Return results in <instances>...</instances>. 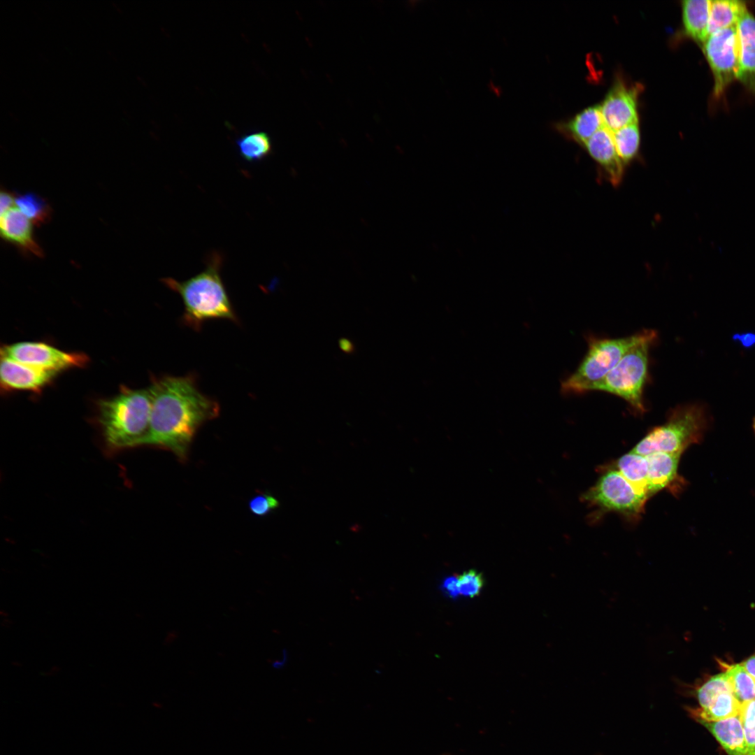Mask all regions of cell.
I'll return each instance as SVG.
<instances>
[{
  "instance_id": "cell-1",
  "label": "cell",
  "mask_w": 755,
  "mask_h": 755,
  "mask_svg": "<svg viewBox=\"0 0 755 755\" xmlns=\"http://www.w3.org/2000/svg\"><path fill=\"white\" fill-rule=\"evenodd\" d=\"M152 404L143 445L166 448L185 461L198 429L220 413L217 401L203 394L194 375H165L150 386Z\"/></svg>"
},
{
  "instance_id": "cell-2",
  "label": "cell",
  "mask_w": 755,
  "mask_h": 755,
  "mask_svg": "<svg viewBox=\"0 0 755 755\" xmlns=\"http://www.w3.org/2000/svg\"><path fill=\"white\" fill-rule=\"evenodd\" d=\"M222 263V256L215 252L206 268L189 279H162L166 286L180 296L184 304L182 321L193 330L199 331L205 322L211 319L238 322L220 275Z\"/></svg>"
},
{
  "instance_id": "cell-3",
  "label": "cell",
  "mask_w": 755,
  "mask_h": 755,
  "mask_svg": "<svg viewBox=\"0 0 755 755\" xmlns=\"http://www.w3.org/2000/svg\"><path fill=\"white\" fill-rule=\"evenodd\" d=\"M152 396L150 387L122 388L98 405V421L107 447L113 450L142 445L148 434Z\"/></svg>"
},
{
  "instance_id": "cell-4",
  "label": "cell",
  "mask_w": 755,
  "mask_h": 755,
  "mask_svg": "<svg viewBox=\"0 0 755 755\" xmlns=\"http://www.w3.org/2000/svg\"><path fill=\"white\" fill-rule=\"evenodd\" d=\"M712 422L705 403L679 405L670 410L664 424L650 430L631 452L644 456L658 452L682 454L691 445L703 441Z\"/></svg>"
},
{
  "instance_id": "cell-5",
  "label": "cell",
  "mask_w": 755,
  "mask_h": 755,
  "mask_svg": "<svg viewBox=\"0 0 755 755\" xmlns=\"http://www.w3.org/2000/svg\"><path fill=\"white\" fill-rule=\"evenodd\" d=\"M653 329H644L619 338L589 336L588 350L575 371L564 379L561 391L564 394H582L604 378L631 348L647 338Z\"/></svg>"
},
{
  "instance_id": "cell-6",
  "label": "cell",
  "mask_w": 755,
  "mask_h": 755,
  "mask_svg": "<svg viewBox=\"0 0 755 755\" xmlns=\"http://www.w3.org/2000/svg\"><path fill=\"white\" fill-rule=\"evenodd\" d=\"M657 332H653L631 348L619 363L601 380L589 389L603 391L624 400L632 410L642 415L646 411L645 387L649 380V351L656 342Z\"/></svg>"
},
{
  "instance_id": "cell-7",
  "label": "cell",
  "mask_w": 755,
  "mask_h": 755,
  "mask_svg": "<svg viewBox=\"0 0 755 755\" xmlns=\"http://www.w3.org/2000/svg\"><path fill=\"white\" fill-rule=\"evenodd\" d=\"M582 499L603 512H614L632 519L642 514L647 501L617 469L605 471Z\"/></svg>"
},
{
  "instance_id": "cell-8",
  "label": "cell",
  "mask_w": 755,
  "mask_h": 755,
  "mask_svg": "<svg viewBox=\"0 0 755 755\" xmlns=\"http://www.w3.org/2000/svg\"><path fill=\"white\" fill-rule=\"evenodd\" d=\"M702 46L714 78V95L719 97L737 79L739 68L737 25L712 34Z\"/></svg>"
},
{
  "instance_id": "cell-9",
  "label": "cell",
  "mask_w": 755,
  "mask_h": 755,
  "mask_svg": "<svg viewBox=\"0 0 755 755\" xmlns=\"http://www.w3.org/2000/svg\"><path fill=\"white\" fill-rule=\"evenodd\" d=\"M1 356L17 361L58 373L72 368H81L89 362L82 352H67L41 342H20L5 345Z\"/></svg>"
},
{
  "instance_id": "cell-10",
  "label": "cell",
  "mask_w": 755,
  "mask_h": 755,
  "mask_svg": "<svg viewBox=\"0 0 755 755\" xmlns=\"http://www.w3.org/2000/svg\"><path fill=\"white\" fill-rule=\"evenodd\" d=\"M638 88L619 81L615 83L600 105L604 125L614 131L638 122Z\"/></svg>"
},
{
  "instance_id": "cell-11",
  "label": "cell",
  "mask_w": 755,
  "mask_h": 755,
  "mask_svg": "<svg viewBox=\"0 0 755 755\" xmlns=\"http://www.w3.org/2000/svg\"><path fill=\"white\" fill-rule=\"evenodd\" d=\"M56 374L55 372L1 356V388L5 391L17 390L39 392L51 382Z\"/></svg>"
},
{
  "instance_id": "cell-12",
  "label": "cell",
  "mask_w": 755,
  "mask_h": 755,
  "mask_svg": "<svg viewBox=\"0 0 755 755\" xmlns=\"http://www.w3.org/2000/svg\"><path fill=\"white\" fill-rule=\"evenodd\" d=\"M682 454L654 452L646 456L648 464V496L670 489L678 494L686 485V481L679 475L678 466Z\"/></svg>"
},
{
  "instance_id": "cell-13",
  "label": "cell",
  "mask_w": 755,
  "mask_h": 755,
  "mask_svg": "<svg viewBox=\"0 0 755 755\" xmlns=\"http://www.w3.org/2000/svg\"><path fill=\"white\" fill-rule=\"evenodd\" d=\"M584 145L603 169L611 184L619 185L624 175V164L617 153L612 131L603 126Z\"/></svg>"
},
{
  "instance_id": "cell-14",
  "label": "cell",
  "mask_w": 755,
  "mask_h": 755,
  "mask_svg": "<svg viewBox=\"0 0 755 755\" xmlns=\"http://www.w3.org/2000/svg\"><path fill=\"white\" fill-rule=\"evenodd\" d=\"M739 68L737 76L745 87L755 92V17L748 10L737 24Z\"/></svg>"
},
{
  "instance_id": "cell-15",
  "label": "cell",
  "mask_w": 755,
  "mask_h": 755,
  "mask_svg": "<svg viewBox=\"0 0 755 755\" xmlns=\"http://www.w3.org/2000/svg\"><path fill=\"white\" fill-rule=\"evenodd\" d=\"M32 224L17 208H12L1 215V236L23 252L42 257L43 252L34 238Z\"/></svg>"
},
{
  "instance_id": "cell-16",
  "label": "cell",
  "mask_w": 755,
  "mask_h": 755,
  "mask_svg": "<svg viewBox=\"0 0 755 755\" xmlns=\"http://www.w3.org/2000/svg\"><path fill=\"white\" fill-rule=\"evenodd\" d=\"M728 755H747L744 730L739 714L714 721H699Z\"/></svg>"
},
{
  "instance_id": "cell-17",
  "label": "cell",
  "mask_w": 755,
  "mask_h": 755,
  "mask_svg": "<svg viewBox=\"0 0 755 755\" xmlns=\"http://www.w3.org/2000/svg\"><path fill=\"white\" fill-rule=\"evenodd\" d=\"M711 1L684 0L682 2V22L685 33L700 44L707 38Z\"/></svg>"
},
{
  "instance_id": "cell-18",
  "label": "cell",
  "mask_w": 755,
  "mask_h": 755,
  "mask_svg": "<svg viewBox=\"0 0 755 755\" xmlns=\"http://www.w3.org/2000/svg\"><path fill=\"white\" fill-rule=\"evenodd\" d=\"M603 126L601 106L596 105L585 108L566 123L558 124L556 128L584 145Z\"/></svg>"
},
{
  "instance_id": "cell-19",
  "label": "cell",
  "mask_w": 755,
  "mask_h": 755,
  "mask_svg": "<svg viewBox=\"0 0 755 755\" xmlns=\"http://www.w3.org/2000/svg\"><path fill=\"white\" fill-rule=\"evenodd\" d=\"M747 11V6L742 1H711L707 37L717 31L737 25Z\"/></svg>"
},
{
  "instance_id": "cell-20",
  "label": "cell",
  "mask_w": 755,
  "mask_h": 755,
  "mask_svg": "<svg viewBox=\"0 0 755 755\" xmlns=\"http://www.w3.org/2000/svg\"><path fill=\"white\" fill-rule=\"evenodd\" d=\"M617 470L633 487L638 494L649 498L648 464L646 456L630 452L616 463Z\"/></svg>"
},
{
  "instance_id": "cell-21",
  "label": "cell",
  "mask_w": 755,
  "mask_h": 755,
  "mask_svg": "<svg viewBox=\"0 0 755 755\" xmlns=\"http://www.w3.org/2000/svg\"><path fill=\"white\" fill-rule=\"evenodd\" d=\"M240 157L248 162L261 161L272 152V142L264 131H256L244 135L236 141Z\"/></svg>"
},
{
  "instance_id": "cell-22",
  "label": "cell",
  "mask_w": 755,
  "mask_h": 755,
  "mask_svg": "<svg viewBox=\"0 0 755 755\" xmlns=\"http://www.w3.org/2000/svg\"><path fill=\"white\" fill-rule=\"evenodd\" d=\"M612 136L617 153L625 166L631 162L638 152L640 136L638 123L614 131Z\"/></svg>"
},
{
  "instance_id": "cell-23",
  "label": "cell",
  "mask_w": 755,
  "mask_h": 755,
  "mask_svg": "<svg viewBox=\"0 0 755 755\" xmlns=\"http://www.w3.org/2000/svg\"><path fill=\"white\" fill-rule=\"evenodd\" d=\"M725 673L733 695L740 705L755 699V680L741 663L726 666Z\"/></svg>"
},
{
  "instance_id": "cell-24",
  "label": "cell",
  "mask_w": 755,
  "mask_h": 755,
  "mask_svg": "<svg viewBox=\"0 0 755 755\" xmlns=\"http://www.w3.org/2000/svg\"><path fill=\"white\" fill-rule=\"evenodd\" d=\"M17 208L34 224L39 226L50 220L51 209L38 195L27 192L15 197Z\"/></svg>"
},
{
  "instance_id": "cell-25",
  "label": "cell",
  "mask_w": 755,
  "mask_h": 755,
  "mask_svg": "<svg viewBox=\"0 0 755 755\" xmlns=\"http://www.w3.org/2000/svg\"><path fill=\"white\" fill-rule=\"evenodd\" d=\"M484 581L481 573L475 570L463 571L452 582V591L469 598L480 595Z\"/></svg>"
},
{
  "instance_id": "cell-26",
  "label": "cell",
  "mask_w": 755,
  "mask_h": 755,
  "mask_svg": "<svg viewBox=\"0 0 755 755\" xmlns=\"http://www.w3.org/2000/svg\"><path fill=\"white\" fill-rule=\"evenodd\" d=\"M739 715L749 752L755 746V699L742 704Z\"/></svg>"
},
{
  "instance_id": "cell-27",
  "label": "cell",
  "mask_w": 755,
  "mask_h": 755,
  "mask_svg": "<svg viewBox=\"0 0 755 755\" xmlns=\"http://www.w3.org/2000/svg\"><path fill=\"white\" fill-rule=\"evenodd\" d=\"M280 505L278 500L268 493H261L252 497L248 508L252 515L263 517L268 515Z\"/></svg>"
},
{
  "instance_id": "cell-28",
  "label": "cell",
  "mask_w": 755,
  "mask_h": 755,
  "mask_svg": "<svg viewBox=\"0 0 755 755\" xmlns=\"http://www.w3.org/2000/svg\"><path fill=\"white\" fill-rule=\"evenodd\" d=\"M732 338L745 349H750L755 346V333H736L733 335Z\"/></svg>"
},
{
  "instance_id": "cell-29",
  "label": "cell",
  "mask_w": 755,
  "mask_h": 755,
  "mask_svg": "<svg viewBox=\"0 0 755 755\" xmlns=\"http://www.w3.org/2000/svg\"><path fill=\"white\" fill-rule=\"evenodd\" d=\"M15 203V197L6 191H1L0 194V213L1 215L12 208Z\"/></svg>"
},
{
  "instance_id": "cell-30",
  "label": "cell",
  "mask_w": 755,
  "mask_h": 755,
  "mask_svg": "<svg viewBox=\"0 0 755 755\" xmlns=\"http://www.w3.org/2000/svg\"><path fill=\"white\" fill-rule=\"evenodd\" d=\"M338 346L342 352L347 354H352L356 350L354 343L346 338H341L339 339Z\"/></svg>"
},
{
  "instance_id": "cell-31",
  "label": "cell",
  "mask_w": 755,
  "mask_h": 755,
  "mask_svg": "<svg viewBox=\"0 0 755 755\" xmlns=\"http://www.w3.org/2000/svg\"><path fill=\"white\" fill-rule=\"evenodd\" d=\"M747 673L755 680V654L741 663Z\"/></svg>"
},
{
  "instance_id": "cell-32",
  "label": "cell",
  "mask_w": 755,
  "mask_h": 755,
  "mask_svg": "<svg viewBox=\"0 0 755 755\" xmlns=\"http://www.w3.org/2000/svg\"><path fill=\"white\" fill-rule=\"evenodd\" d=\"M747 755H755V746L748 752Z\"/></svg>"
},
{
  "instance_id": "cell-33",
  "label": "cell",
  "mask_w": 755,
  "mask_h": 755,
  "mask_svg": "<svg viewBox=\"0 0 755 755\" xmlns=\"http://www.w3.org/2000/svg\"><path fill=\"white\" fill-rule=\"evenodd\" d=\"M752 429H753V431H754V434H755V416H754V417L753 418V420H752Z\"/></svg>"
}]
</instances>
